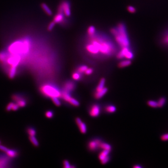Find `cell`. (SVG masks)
Returning a JSON list of instances; mask_svg holds the SVG:
<instances>
[{"label": "cell", "instance_id": "3", "mask_svg": "<svg viewBox=\"0 0 168 168\" xmlns=\"http://www.w3.org/2000/svg\"><path fill=\"white\" fill-rule=\"evenodd\" d=\"M100 52L105 55H111L115 51V48L110 42L103 41L100 38Z\"/></svg>", "mask_w": 168, "mask_h": 168}, {"label": "cell", "instance_id": "10", "mask_svg": "<svg viewBox=\"0 0 168 168\" xmlns=\"http://www.w3.org/2000/svg\"><path fill=\"white\" fill-rule=\"evenodd\" d=\"M75 87V84L73 82L71 81H68L64 84L63 86V90L71 93L74 90Z\"/></svg>", "mask_w": 168, "mask_h": 168}, {"label": "cell", "instance_id": "17", "mask_svg": "<svg viewBox=\"0 0 168 168\" xmlns=\"http://www.w3.org/2000/svg\"><path fill=\"white\" fill-rule=\"evenodd\" d=\"M17 66L12 65L9 72V77L11 79H13L15 78L16 73V67Z\"/></svg>", "mask_w": 168, "mask_h": 168}, {"label": "cell", "instance_id": "31", "mask_svg": "<svg viewBox=\"0 0 168 168\" xmlns=\"http://www.w3.org/2000/svg\"><path fill=\"white\" fill-rule=\"evenodd\" d=\"M23 99H24L22 95H20V94H14L12 96V99L14 101H16V102H18V101H20V100Z\"/></svg>", "mask_w": 168, "mask_h": 168}, {"label": "cell", "instance_id": "36", "mask_svg": "<svg viewBox=\"0 0 168 168\" xmlns=\"http://www.w3.org/2000/svg\"><path fill=\"white\" fill-rule=\"evenodd\" d=\"M53 112L51 111H48L45 113V116L47 117L48 118H51L53 117Z\"/></svg>", "mask_w": 168, "mask_h": 168}, {"label": "cell", "instance_id": "4", "mask_svg": "<svg viewBox=\"0 0 168 168\" xmlns=\"http://www.w3.org/2000/svg\"><path fill=\"white\" fill-rule=\"evenodd\" d=\"M134 55L131 51L129 47L122 48V50L117 53L116 58L117 59H122L124 58L129 60H131L134 58Z\"/></svg>", "mask_w": 168, "mask_h": 168}, {"label": "cell", "instance_id": "33", "mask_svg": "<svg viewBox=\"0 0 168 168\" xmlns=\"http://www.w3.org/2000/svg\"><path fill=\"white\" fill-rule=\"evenodd\" d=\"M56 24V23H55L53 21L49 23L48 26L47 30L49 31V32H51V30H53Z\"/></svg>", "mask_w": 168, "mask_h": 168}, {"label": "cell", "instance_id": "11", "mask_svg": "<svg viewBox=\"0 0 168 168\" xmlns=\"http://www.w3.org/2000/svg\"><path fill=\"white\" fill-rule=\"evenodd\" d=\"M64 15H64V13L58 12V14H56V15H55L53 21L56 23H61L64 21Z\"/></svg>", "mask_w": 168, "mask_h": 168}, {"label": "cell", "instance_id": "18", "mask_svg": "<svg viewBox=\"0 0 168 168\" xmlns=\"http://www.w3.org/2000/svg\"><path fill=\"white\" fill-rule=\"evenodd\" d=\"M87 32L88 36L91 37H93V36H94L96 32V29L95 27L93 26H89L87 29Z\"/></svg>", "mask_w": 168, "mask_h": 168}, {"label": "cell", "instance_id": "6", "mask_svg": "<svg viewBox=\"0 0 168 168\" xmlns=\"http://www.w3.org/2000/svg\"><path fill=\"white\" fill-rule=\"evenodd\" d=\"M101 113V108L98 104H94L91 107L89 110V114L93 117H97Z\"/></svg>", "mask_w": 168, "mask_h": 168}, {"label": "cell", "instance_id": "28", "mask_svg": "<svg viewBox=\"0 0 168 168\" xmlns=\"http://www.w3.org/2000/svg\"><path fill=\"white\" fill-rule=\"evenodd\" d=\"M72 77L74 79V80H78L80 79L81 78V73L79 72H74L72 75Z\"/></svg>", "mask_w": 168, "mask_h": 168}, {"label": "cell", "instance_id": "25", "mask_svg": "<svg viewBox=\"0 0 168 168\" xmlns=\"http://www.w3.org/2000/svg\"><path fill=\"white\" fill-rule=\"evenodd\" d=\"M147 104L150 107H151V108H157L158 107V102L156 101H152V100L148 101Z\"/></svg>", "mask_w": 168, "mask_h": 168}, {"label": "cell", "instance_id": "16", "mask_svg": "<svg viewBox=\"0 0 168 168\" xmlns=\"http://www.w3.org/2000/svg\"><path fill=\"white\" fill-rule=\"evenodd\" d=\"M105 82V79L102 78V79H101L100 82H99V84H98L96 88V91L97 92V91H99L103 89V88H104Z\"/></svg>", "mask_w": 168, "mask_h": 168}, {"label": "cell", "instance_id": "24", "mask_svg": "<svg viewBox=\"0 0 168 168\" xmlns=\"http://www.w3.org/2000/svg\"><path fill=\"white\" fill-rule=\"evenodd\" d=\"M88 68L86 65H82L79 66L78 69L77 70V72H79L80 73H85L86 70Z\"/></svg>", "mask_w": 168, "mask_h": 168}, {"label": "cell", "instance_id": "32", "mask_svg": "<svg viewBox=\"0 0 168 168\" xmlns=\"http://www.w3.org/2000/svg\"><path fill=\"white\" fill-rule=\"evenodd\" d=\"M52 101L54 104L57 106H60L61 105V102L58 97H53L51 98Z\"/></svg>", "mask_w": 168, "mask_h": 168}, {"label": "cell", "instance_id": "2", "mask_svg": "<svg viewBox=\"0 0 168 168\" xmlns=\"http://www.w3.org/2000/svg\"><path fill=\"white\" fill-rule=\"evenodd\" d=\"M41 92L48 97H61V92L55 86L50 84L43 85L40 88Z\"/></svg>", "mask_w": 168, "mask_h": 168}, {"label": "cell", "instance_id": "29", "mask_svg": "<svg viewBox=\"0 0 168 168\" xmlns=\"http://www.w3.org/2000/svg\"><path fill=\"white\" fill-rule=\"evenodd\" d=\"M27 133L30 136H35L36 131L33 128H29L27 129Z\"/></svg>", "mask_w": 168, "mask_h": 168}, {"label": "cell", "instance_id": "1", "mask_svg": "<svg viewBox=\"0 0 168 168\" xmlns=\"http://www.w3.org/2000/svg\"><path fill=\"white\" fill-rule=\"evenodd\" d=\"M110 32L114 35L116 42L121 47H129L130 41L124 23H119L117 28H112Z\"/></svg>", "mask_w": 168, "mask_h": 168}, {"label": "cell", "instance_id": "42", "mask_svg": "<svg viewBox=\"0 0 168 168\" xmlns=\"http://www.w3.org/2000/svg\"><path fill=\"white\" fill-rule=\"evenodd\" d=\"M8 148H7L6 147H5L4 146H3V145H1L0 144V150H1L3 151H4L5 152H6L7 150H8Z\"/></svg>", "mask_w": 168, "mask_h": 168}, {"label": "cell", "instance_id": "30", "mask_svg": "<svg viewBox=\"0 0 168 168\" xmlns=\"http://www.w3.org/2000/svg\"><path fill=\"white\" fill-rule=\"evenodd\" d=\"M16 103H18V105L21 108L25 107L27 105V101L25 99H22L20 101H18Z\"/></svg>", "mask_w": 168, "mask_h": 168}, {"label": "cell", "instance_id": "40", "mask_svg": "<svg viewBox=\"0 0 168 168\" xmlns=\"http://www.w3.org/2000/svg\"><path fill=\"white\" fill-rule=\"evenodd\" d=\"M93 69L91 68H87V69L86 70V72H85V74L86 75H91V74L93 73Z\"/></svg>", "mask_w": 168, "mask_h": 168}, {"label": "cell", "instance_id": "45", "mask_svg": "<svg viewBox=\"0 0 168 168\" xmlns=\"http://www.w3.org/2000/svg\"><path fill=\"white\" fill-rule=\"evenodd\" d=\"M1 141H0V144H1Z\"/></svg>", "mask_w": 168, "mask_h": 168}, {"label": "cell", "instance_id": "39", "mask_svg": "<svg viewBox=\"0 0 168 168\" xmlns=\"http://www.w3.org/2000/svg\"><path fill=\"white\" fill-rule=\"evenodd\" d=\"M161 139L163 141H168V133L164 134H162L161 137Z\"/></svg>", "mask_w": 168, "mask_h": 168}, {"label": "cell", "instance_id": "43", "mask_svg": "<svg viewBox=\"0 0 168 168\" xmlns=\"http://www.w3.org/2000/svg\"><path fill=\"white\" fill-rule=\"evenodd\" d=\"M163 42L165 44H168V33L164 37Z\"/></svg>", "mask_w": 168, "mask_h": 168}, {"label": "cell", "instance_id": "22", "mask_svg": "<svg viewBox=\"0 0 168 168\" xmlns=\"http://www.w3.org/2000/svg\"><path fill=\"white\" fill-rule=\"evenodd\" d=\"M116 108L113 105H108L105 107V111L109 113H112L116 111Z\"/></svg>", "mask_w": 168, "mask_h": 168}, {"label": "cell", "instance_id": "23", "mask_svg": "<svg viewBox=\"0 0 168 168\" xmlns=\"http://www.w3.org/2000/svg\"><path fill=\"white\" fill-rule=\"evenodd\" d=\"M29 139L30 140L34 146H36V147L39 146V143H38V141L36 138L35 136H30Z\"/></svg>", "mask_w": 168, "mask_h": 168}, {"label": "cell", "instance_id": "7", "mask_svg": "<svg viewBox=\"0 0 168 168\" xmlns=\"http://www.w3.org/2000/svg\"><path fill=\"white\" fill-rule=\"evenodd\" d=\"M101 141L99 139H94L91 141L88 144V148L90 150L95 151L100 148Z\"/></svg>", "mask_w": 168, "mask_h": 168}, {"label": "cell", "instance_id": "26", "mask_svg": "<svg viewBox=\"0 0 168 168\" xmlns=\"http://www.w3.org/2000/svg\"><path fill=\"white\" fill-rule=\"evenodd\" d=\"M166 99L164 97H162L158 101V105L159 108H162L166 103Z\"/></svg>", "mask_w": 168, "mask_h": 168}, {"label": "cell", "instance_id": "41", "mask_svg": "<svg viewBox=\"0 0 168 168\" xmlns=\"http://www.w3.org/2000/svg\"><path fill=\"white\" fill-rule=\"evenodd\" d=\"M20 106L18 105V103H15L14 104V105H13V108H12V110L13 111H16V110H18L19 108H20Z\"/></svg>", "mask_w": 168, "mask_h": 168}, {"label": "cell", "instance_id": "19", "mask_svg": "<svg viewBox=\"0 0 168 168\" xmlns=\"http://www.w3.org/2000/svg\"><path fill=\"white\" fill-rule=\"evenodd\" d=\"M100 148L103 149V150H106L109 151H111L112 150L111 145H109V144L103 143V142L101 143L100 145Z\"/></svg>", "mask_w": 168, "mask_h": 168}, {"label": "cell", "instance_id": "35", "mask_svg": "<svg viewBox=\"0 0 168 168\" xmlns=\"http://www.w3.org/2000/svg\"><path fill=\"white\" fill-rule=\"evenodd\" d=\"M14 104L15 103H13V102H10V103H8L6 108V109L7 111H10L11 110H12Z\"/></svg>", "mask_w": 168, "mask_h": 168}, {"label": "cell", "instance_id": "44", "mask_svg": "<svg viewBox=\"0 0 168 168\" xmlns=\"http://www.w3.org/2000/svg\"><path fill=\"white\" fill-rule=\"evenodd\" d=\"M134 168H141V167L140 165H136V166H134Z\"/></svg>", "mask_w": 168, "mask_h": 168}, {"label": "cell", "instance_id": "21", "mask_svg": "<svg viewBox=\"0 0 168 168\" xmlns=\"http://www.w3.org/2000/svg\"><path fill=\"white\" fill-rule=\"evenodd\" d=\"M6 153H7L8 155L11 157H15L18 155V152L16 150H11V149H8Z\"/></svg>", "mask_w": 168, "mask_h": 168}, {"label": "cell", "instance_id": "37", "mask_svg": "<svg viewBox=\"0 0 168 168\" xmlns=\"http://www.w3.org/2000/svg\"><path fill=\"white\" fill-rule=\"evenodd\" d=\"M63 164H64V168H72V167L74 168V166H71V165H70L69 162L67 160H65V161L63 162Z\"/></svg>", "mask_w": 168, "mask_h": 168}, {"label": "cell", "instance_id": "5", "mask_svg": "<svg viewBox=\"0 0 168 168\" xmlns=\"http://www.w3.org/2000/svg\"><path fill=\"white\" fill-rule=\"evenodd\" d=\"M58 12L64 13L67 17L71 16V5L69 2L67 1H62L58 6Z\"/></svg>", "mask_w": 168, "mask_h": 168}, {"label": "cell", "instance_id": "9", "mask_svg": "<svg viewBox=\"0 0 168 168\" xmlns=\"http://www.w3.org/2000/svg\"><path fill=\"white\" fill-rule=\"evenodd\" d=\"M76 122L79 127V129L82 133L85 134L87 131V127L86 125L84 122L81 121L79 118H77L76 119Z\"/></svg>", "mask_w": 168, "mask_h": 168}, {"label": "cell", "instance_id": "15", "mask_svg": "<svg viewBox=\"0 0 168 168\" xmlns=\"http://www.w3.org/2000/svg\"><path fill=\"white\" fill-rule=\"evenodd\" d=\"M61 97L64 99L65 101H69L70 99H71V95L70 94V93L69 92H67L63 90L61 92Z\"/></svg>", "mask_w": 168, "mask_h": 168}, {"label": "cell", "instance_id": "38", "mask_svg": "<svg viewBox=\"0 0 168 168\" xmlns=\"http://www.w3.org/2000/svg\"><path fill=\"white\" fill-rule=\"evenodd\" d=\"M110 159V157H109V155H108L107 157L105 158L104 159L101 161V164H107V163H108V162L109 161Z\"/></svg>", "mask_w": 168, "mask_h": 168}, {"label": "cell", "instance_id": "14", "mask_svg": "<svg viewBox=\"0 0 168 168\" xmlns=\"http://www.w3.org/2000/svg\"><path fill=\"white\" fill-rule=\"evenodd\" d=\"M41 7H42V9L44 10L45 13L47 14L48 15H50V16L52 15V12L51 9H50V8L46 4L43 3L41 4Z\"/></svg>", "mask_w": 168, "mask_h": 168}, {"label": "cell", "instance_id": "20", "mask_svg": "<svg viewBox=\"0 0 168 168\" xmlns=\"http://www.w3.org/2000/svg\"><path fill=\"white\" fill-rule=\"evenodd\" d=\"M110 151L106 150H103L102 152L100 153L99 155V158L100 161H101L102 160L104 159L105 157L109 155Z\"/></svg>", "mask_w": 168, "mask_h": 168}, {"label": "cell", "instance_id": "27", "mask_svg": "<svg viewBox=\"0 0 168 168\" xmlns=\"http://www.w3.org/2000/svg\"><path fill=\"white\" fill-rule=\"evenodd\" d=\"M68 102L71 105L75 106V107H78L79 105V101L71 97V99H70L69 101H68Z\"/></svg>", "mask_w": 168, "mask_h": 168}, {"label": "cell", "instance_id": "34", "mask_svg": "<svg viewBox=\"0 0 168 168\" xmlns=\"http://www.w3.org/2000/svg\"><path fill=\"white\" fill-rule=\"evenodd\" d=\"M127 10L129 12L131 13H136V9L134 7L132 6H129L127 7Z\"/></svg>", "mask_w": 168, "mask_h": 168}, {"label": "cell", "instance_id": "8", "mask_svg": "<svg viewBox=\"0 0 168 168\" xmlns=\"http://www.w3.org/2000/svg\"><path fill=\"white\" fill-rule=\"evenodd\" d=\"M86 51L92 54L96 55L100 52L99 49L92 43L86 45Z\"/></svg>", "mask_w": 168, "mask_h": 168}, {"label": "cell", "instance_id": "13", "mask_svg": "<svg viewBox=\"0 0 168 168\" xmlns=\"http://www.w3.org/2000/svg\"><path fill=\"white\" fill-rule=\"evenodd\" d=\"M131 60H129V59H127V60H122V61L120 62L118 64V67L119 68H124V67H128V66H129V65H131Z\"/></svg>", "mask_w": 168, "mask_h": 168}, {"label": "cell", "instance_id": "12", "mask_svg": "<svg viewBox=\"0 0 168 168\" xmlns=\"http://www.w3.org/2000/svg\"><path fill=\"white\" fill-rule=\"evenodd\" d=\"M108 89L106 87H104L101 90L95 92L94 94V97L96 99H100L105 95V93L108 92Z\"/></svg>", "mask_w": 168, "mask_h": 168}]
</instances>
